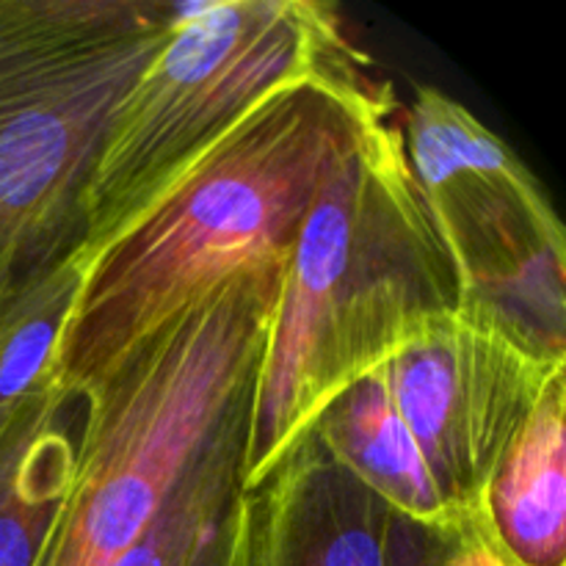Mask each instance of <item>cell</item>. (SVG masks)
Instances as JSON below:
<instances>
[{
  "label": "cell",
  "mask_w": 566,
  "mask_h": 566,
  "mask_svg": "<svg viewBox=\"0 0 566 566\" xmlns=\"http://www.w3.org/2000/svg\"><path fill=\"white\" fill-rule=\"evenodd\" d=\"M398 111L376 116L337 158L298 232L254 385L241 492L260 490L326 407L462 302Z\"/></svg>",
  "instance_id": "2"
},
{
  "label": "cell",
  "mask_w": 566,
  "mask_h": 566,
  "mask_svg": "<svg viewBox=\"0 0 566 566\" xmlns=\"http://www.w3.org/2000/svg\"><path fill=\"white\" fill-rule=\"evenodd\" d=\"M83 263L77 252L0 287V431L25 409L59 396L55 354Z\"/></svg>",
  "instance_id": "11"
},
{
  "label": "cell",
  "mask_w": 566,
  "mask_h": 566,
  "mask_svg": "<svg viewBox=\"0 0 566 566\" xmlns=\"http://www.w3.org/2000/svg\"><path fill=\"white\" fill-rule=\"evenodd\" d=\"M252 396L224 420L191 473L177 484L164 512L116 566H193L219 539L241 492V459L247 446Z\"/></svg>",
  "instance_id": "12"
},
{
  "label": "cell",
  "mask_w": 566,
  "mask_h": 566,
  "mask_svg": "<svg viewBox=\"0 0 566 566\" xmlns=\"http://www.w3.org/2000/svg\"><path fill=\"white\" fill-rule=\"evenodd\" d=\"M241 495V492H238ZM243 562V523H241V506H238V497L232 503L230 514H227V523L221 528L219 539L202 553V556L193 562V566H241Z\"/></svg>",
  "instance_id": "14"
},
{
  "label": "cell",
  "mask_w": 566,
  "mask_h": 566,
  "mask_svg": "<svg viewBox=\"0 0 566 566\" xmlns=\"http://www.w3.org/2000/svg\"><path fill=\"white\" fill-rule=\"evenodd\" d=\"M243 566H431L442 536L401 517L304 437L249 492Z\"/></svg>",
  "instance_id": "8"
},
{
  "label": "cell",
  "mask_w": 566,
  "mask_h": 566,
  "mask_svg": "<svg viewBox=\"0 0 566 566\" xmlns=\"http://www.w3.org/2000/svg\"><path fill=\"white\" fill-rule=\"evenodd\" d=\"M431 566H517L503 551L495 528L490 523V512H479L470 517L457 534L442 536L440 553Z\"/></svg>",
  "instance_id": "13"
},
{
  "label": "cell",
  "mask_w": 566,
  "mask_h": 566,
  "mask_svg": "<svg viewBox=\"0 0 566 566\" xmlns=\"http://www.w3.org/2000/svg\"><path fill=\"white\" fill-rule=\"evenodd\" d=\"M75 398L53 396L25 409L0 431V566H33L64 497L77 429L64 409Z\"/></svg>",
  "instance_id": "10"
},
{
  "label": "cell",
  "mask_w": 566,
  "mask_h": 566,
  "mask_svg": "<svg viewBox=\"0 0 566 566\" xmlns=\"http://www.w3.org/2000/svg\"><path fill=\"white\" fill-rule=\"evenodd\" d=\"M566 363H547L514 340L486 310L459 304L426 321L374 370L459 525L486 509V490Z\"/></svg>",
  "instance_id": "7"
},
{
  "label": "cell",
  "mask_w": 566,
  "mask_h": 566,
  "mask_svg": "<svg viewBox=\"0 0 566 566\" xmlns=\"http://www.w3.org/2000/svg\"><path fill=\"white\" fill-rule=\"evenodd\" d=\"M486 512L517 566H566V370L553 374L503 453Z\"/></svg>",
  "instance_id": "9"
},
{
  "label": "cell",
  "mask_w": 566,
  "mask_h": 566,
  "mask_svg": "<svg viewBox=\"0 0 566 566\" xmlns=\"http://www.w3.org/2000/svg\"><path fill=\"white\" fill-rule=\"evenodd\" d=\"M403 149L459 276L481 307L547 363H566V235L517 153L440 88L403 108Z\"/></svg>",
  "instance_id": "6"
},
{
  "label": "cell",
  "mask_w": 566,
  "mask_h": 566,
  "mask_svg": "<svg viewBox=\"0 0 566 566\" xmlns=\"http://www.w3.org/2000/svg\"><path fill=\"white\" fill-rule=\"evenodd\" d=\"M210 6L0 0V287L81 247L83 188L116 108Z\"/></svg>",
  "instance_id": "4"
},
{
  "label": "cell",
  "mask_w": 566,
  "mask_h": 566,
  "mask_svg": "<svg viewBox=\"0 0 566 566\" xmlns=\"http://www.w3.org/2000/svg\"><path fill=\"white\" fill-rule=\"evenodd\" d=\"M287 263L224 280L81 398L70 484L33 566H116L142 539L254 392Z\"/></svg>",
  "instance_id": "3"
},
{
  "label": "cell",
  "mask_w": 566,
  "mask_h": 566,
  "mask_svg": "<svg viewBox=\"0 0 566 566\" xmlns=\"http://www.w3.org/2000/svg\"><path fill=\"white\" fill-rule=\"evenodd\" d=\"M365 55L313 0H213L144 66L116 108L81 197L86 260L116 227L271 92Z\"/></svg>",
  "instance_id": "5"
},
{
  "label": "cell",
  "mask_w": 566,
  "mask_h": 566,
  "mask_svg": "<svg viewBox=\"0 0 566 566\" xmlns=\"http://www.w3.org/2000/svg\"><path fill=\"white\" fill-rule=\"evenodd\" d=\"M396 105L365 59L254 105L81 260L55 392L83 398L224 280L287 263L332 166Z\"/></svg>",
  "instance_id": "1"
}]
</instances>
